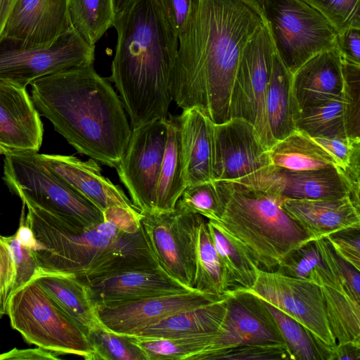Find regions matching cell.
<instances>
[{
	"mask_svg": "<svg viewBox=\"0 0 360 360\" xmlns=\"http://www.w3.org/2000/svg\"><path fill=\"white\" fill-rule=\"evenodd\" d=\"M309 278L321 290L330 328L337 344H360V302L350 295L323 264L314 267Z\"/></svg>",
	"mask_w": 360,
	"mask_h": 360,
	"instance_id": "26",
	"label": "cell"
},
{
	"mask_svg": "<svg viewBox=\"0 0 360 360\" xmlns=\"http://www.w3.org/2000/svg\"><path fill=\"white\" fill-rule=\"evenodd\" d=\"M342 67L344 93L298 112L297 129L312 138L360 137V64L342 60Z\"/></svg>",
	"mask_w": 360,
	"mask_h": 360,
	"instance_id": "17",
	"label": "cell"
},
{
	"mask_svg": "<svg viewBox=\"0 0 360 360\" xmlns=\"http://www.w3.org/2000/svg\"><path fill=\"white\" fill-rule=\"evenodd\" d=\"M25 223L39 248L34 251L45 271L73 276L85 283L119 271L158 266L146 243L142 214L120 206L105 210L91 226L23 203Z\"/></svg>",
	"mask_w": 360,
	"mask_h": 360,
	"instance_id": "2",
	"label": "cell"
},
{
	"mask_svg": "<svg viewBox=\"0 0 360 360\" xmlns=\"http://www.w3.org/2000/svg\"><path fill=\"white\" fill-rule=\"evenodd\" d=\"M280 330L292 360H329L330 350L295 319L264 302Z\"/></svg>",
	"mask_w": 360,
	"mask_h": 360,
	"instance_id": "35",
	"label": "cell"
},
{
	"mask_svg": "<svg viewBox=\"0 0 360 360\" xmlns=\"http://www.w3.org/2000/svg\"><path fill=\"white\" fill-rule=\"evenodd\" d=\"M292 90L296 116L304 109L341 96L345 80L336 46L314 55L302 64L292 75Z\"/></svg>",
	"mask_w": 360,
	"mask_h": 360,
	"instance_id": "23",
	"label": "cell"
},
{
	"mask_svg": "<svg viewBox=\"0 0 360 360\" xmlns=\"http://www.w3.org/2000/svg\"><path fill=\"white\" fill-rule=\"evenodd\" d=\"M228 191L226 181L212 180L187 186L176 206L181 211L219 222Z\"/></svg>",
	"mask_w": 360,
	"mask_h": 360,
	"instance_id": "36",
	"label": "cell"
},
{
	"mask_svg": "<svg viewBox=\"0 0 360 360\" xmlns=\"http://www.w3.org/2000/svg\"><path fill=\"white\" fill-rule=\"evenodd\" d=\"M334 252L360 271V229H347L326 238Z\"/></svg>",
	"mask_w": 360,
	"mask_h": 360,
	"instance_id": "45",
	"label": "cell"
},
{
	"mask_svg": "<svg viewBox=\"0 0 360 360\" xmlns=\"http://www.w3.org/2000/svg\"><path fill=\"white\" fill-rule=\"evenodd\" d=\"M272 165L294 171L336 167L332 156L311 136L296 130L269 149ZM337 168V167H336Z\"/></svg>",
	"mask_w": 360,
	"mask_h": 360,
	"instance_id": "32",
	"label": "cell"
},
{
	"mask_svg": "<svg viewBox=\"0 0 360 360\" xmlns=\"http://www.w3.org/2000/svg\"><path fill=\"white\" fill-rule=\"evenodd\" d=\"M218 359L228 360H292L287 346L278 344H259L231 349Z\"/></svg>",
	"mask_w": 360,
	"mask_h": 360,
	"instance_id": "44",
	"label": "cell"
},
{
	"mask_svg": "<svg viewBox=\"0 0 360 360\" xmlns=\"http://www.w3.org/2000/svg\"><path fill=\"white\" fill-rule=\"evenodd\" d=\"M252 7H254L257 11H258L261 14V4L262 0H243Z\"/></svg>",
	"mask_w": 360,
	"mask_h": 360,
	"instance_id": "54",
	"label": "cell"
},
{
	"mask_svg": "<svg viewBox=\"0 0 360 360\" xmlns=\"http://www.w3.org/2000/svg\"><path fill=\"white\" fill-rule=\"evenodd\" d=\"M13 279L11 257L4 236L0 235V281L2 300L5 307L8 297L12 294Z\"/></svg>",
	"mask_w": 360,
	"mask_h": 360,
	"instance_id": "48",
	"label": "cell"
},
{
	"mask_svg": "<svg viewBox=\"0 0 360 360\" xmlns=\"http://www.w3.org/2000/svg\"><path fill=\"white\" fill-rule=\"evenodd\" d=\"M323 264L314 240H310L291 251L276 269L299 279H309L311 271Z\"/></svg>",
	"mask_w": 360,
	"mask_h": 360,
	"instance_id": "43",
	"label": "cell"
},
{
	"mask_svg": "<svg viewBox=\"0 0 360 360\" xmlns=\"http://www.w3.org/2000/svg\"><path fill=\"white\" fill-rule=\"evenodd\" d=\"M223 295L194 290L96 307L98 319L105 328L131 335L174 314L210 303Z\"/></svg>",
	"mask_w": 360,
	"mask_h": 360,
	"instance_id": "18",
	"label": "cell"
},
{
	"mask_svg": "<svg viewBox=\"0 0 360 360\" xmlns=\"http://www.w3.org/2000/svg\"><path fill=\"white\" fill-rule=\"evenodd\" d=\"M360 344L347 342L336 344L331 351L329 360H359Z\"/></svg>",
	"mask_w": 360,
	"mask_h": 360,
	"instance_id": "50",
	"label": "cell"
},
{
	"mask_svg": "<svg viewBox=\"0 0 360 360\" xmlns=\"http://www.w3.org/2000/svg\"><path fill=\"white\" fill-rule=\"evenodd\" d=\"M117 33L112 82L131 129L167 117L179 37L156 0H137L114 18Z\"/></svg>",
	"mask_w": 360,
	"mask_h": 360,
	"instance_id": "4",
	"label": "cell"
},
{
	"mask_svg": "<svg viewBox=\"0 0 360 360\" xmlns=\"http://www.w3.org/2000/svg\"><path fill=\"white\" fill-rule=\"evenodd\" d=\"M225 317L210 343L193 360H217L225 352L238 347L285 345L274 317L262 300L243 290L227 291Z\"/></svg>",
	"mask_w": 360,
	"mask_h": 360,
	"instance_id": "13",
	"label": "cell"
},
{
	"mask_svg": "<svg viewBox=\"0 0 360 360\" xmlns=\"http://www.w3.org/2000/svg\"><path fill=\"white\" fill-rule=\"evenodd\" d=\"M43 124L26 89L0 82V153L38 152Z\"/></svg>",
	"mask_w": 360,
	"mask_h": 360,
	"instance_id": "20",
	"label": "cell"
},
{
	"mask_svg": "<svg viewBox=\"0 0 360 360\" xmlns=\"http://www.w3.org/2000/svg\"><path fill=\"white\" fill-rule=\"evenodd\" d=\"M228 297L226 292L213 302L174 314L131 335L146 338H175L214 335L225 317Z\"/></svg>",
	"mask_w": 360,
	"mask_h": 360,
	"instance_id": "27",
	"label": "cell"
},
{
	"mask_svg": "<svg viewBox=\"0 0 360 360\" xmlns=\"http://www.w3.org/2000/svg\"><path fill=\"white\" fill-rule=\"evenodd\" d=\"M31 98L39 115L80 153L110 167L123 158L131 134L119 95L93 65L35 79Z\"/></svg>",
	"mask_w": 360,
	"mask_h": 360,
	"instance_id": "3",
	"label": "cell"
},
{
	"mask_svg": "<svg viewBox=\"0 0 360 360\" xmlns=\"http://www.w3.org/2000/svg\"><path fill=\"white\" fill-rule=\"evenodd\" d=\"M95 46L72 27L49 46L26 47L0 37V82L26 89L41 77L93 65Z\"/></svg>",
	"mask_w": 360,
	"mask_h": 360,
	"instance_id": "9",
	"label": "cell"
},
{
	"mask_svg": "<svg viewBox=\"0 0 360 360\" xmlns=\"http://www.w3.org/2000/svg\"><path fill=\"white\" fill-rule=\"evenodd\" d=\"M176 118L187 186L214 180L215 124L195 108L184 109Z\"/></svg>",
	"mask_w": 360,
	"mask_h": 360,
	"instance_id": "25",
	"label": "cell"
},
{
	"mask_svg": "<svg viewBox=\"0 0 360 360\" xmlns=\"http://www.w3.org/2000/svg\"><path fill=\"white\" fill-rule=\"evenodd\" d=\"M264 24L262 14L243 0H193L178 37L172 101L183 110L198 108L217 124L231 119L240 56Z\"/></svg>",
	"mask_w": 360,
	"mask_h": 360,
	"instance_id": "1",
	"label": "cell"
},
{
	"mask_svg": "<svg viewBox=\"0 0 360 360\" xmlns=\"http://www.w3.org/2000/svg\"><path fill=\"white\" fill-rule=\"evenodd\" d=\"M86 335L101 323L88 285L68 274L44 273L34 279Z\"/></svg>",
	"mask_w": 360,
	"mask_h": 360,
	"instance_id": "28",
	"label": "cell"
},
{
	"mask_svg": "<svg viewBox=\"0 0 360 360\" xmlns=\"http://www.w3.org/2000/svg\"><path fill=\"white\" fill-rule=\"evenodd\" d=\"M72 26L91 45L112 26V0H69Z\"/></svg>",
	"mask_w": 360,
	"mask_h": 360,
	"instance_id": "34",
	"label": "cell"
},
{
	"mask_svg": "<svg viewBox=\"0 0 360 360\" xmlns=\"http://www.w3.org/2000/svg\"><path fill=\"white\" fill-rule=\"evenodd\" d=\"M165 18L179 37L193 0H156Z\"/></svg>",
	"mask_w": 360,
	"mask_h": 360,
	"instance_id": "47",
	"label": "cell"
},
{
	"mask_svg": "<svg viewBox=\"0 0 360 360\" xmlns=\"http://www.w3.org/2000/svg\"><path fill=\"white\" fill-rule=\"evenodd\" d=\"M19 0H0V37Z\"/></svg>",
	"mask_w": 360,
	"mask_h": 360,
	"instance_id": "52",
	"label": "cell"
},
{
	"mask_svg": "<svg viewBox=\"0 0 360 360\" xmlns=\"http://www.w3.org/2000/svg\"><path fill=\"white\" fill-rule=\"evenodd\" d=\"M94 360H146L133 335L116 333L102 324L87 334Z\"/></svg>",
	"mask_w": 360,
	"mask_h": 360,
	"instance_id": "38",
	"label": "cell"
},
{
	"mask_svg": "<svg viewBox=\"0 0 360 360\" xmlns=\"http://www.w3.org/2000/svg\"><path fill=\"white\" fill-rule=\"evenodd\" d=\"M167 135L156 189L154 214L172 212L187 186L180 131L175 117L167 118Z\"/></svg>",
	"mask_w": 360,
	"mask_h": 360,
	"instance_id": "31",
	"label": "cell"
},
{
	"mask_svg": "<svg viewBox=\"0 0 360 360\" xmlns=\"http://www.w3.org/2000/svg\"><path fill=\"white\" fill-rule=\"evenodd\" d=\"M86 284L96 305H113L192 290L168 276L158 266L119 271Z\"/></svg>",
	"mask_w": 360,
	"mask_h": 360,
	"instance_id": "21",
	"label": "cell"
},
{
	"mask_svg": "<svg viewBox=\"0 0 360 360\" xmlns=\"http://www.w3.org/2000/svg\"><path fill=\"white\" fill-rule=\"evenodd\" d=\"M167 135V117L132 129L125 153L116 167L120 181L141 213H155Z\"/></svg>",
	"mask_w": 360,
	"mask_h": 360,
	"instance_id": "12",
	"label": "cell"
},
{
	"mask_svg": "<svg viewBox=\"0 0 360 360\" xmlns=\"http://www.w3.org/2000/svg\"><path fill=\"white\" fill-rule=\"evenodd\" d=\"M11 327L29 345L94 360L86 335L32 280L15 291L6 305Z\"/></svg>",
	"mask_w": 360,
	"mask_h": 360,
	"instance_id": "6",
	"label": "cell"
},
{
	"mask_svg": "<svg viewBox=\"0 0 360 360\" xmlns=\"http://www.w3.org/2000/svg\"><path fill=\"white\" fill-rule=\"evenodd\" d=\"M292 75L274 51L265 105L270 132L275 143L297 130Z\"/></svg>",
	"mask_w": 360,
	"mask_h": 360,
	"instance_id": "30",
	"label": "cell"
},
{
	"mask_svg": "<svg viewBox=\"0 0 360 360\" xmlns=\"http://www.w3.org/2000/svg\"><path fill=\"white\" fill-rule=\"evenodd\" d=\"M208 230L226 276L229 289L248 290L259 268L247 250L217 221L207 220Z\"/></svg>",
	"mask_w": 360,
	"mask_h": 360,
	"instance_id": "33",
	"label": "cell"
},
{
	"mask_svg": "<svg viewBox=\"0 0 360 360\" xmlns=\"http://www.w3.org/2000/svg\"><path fill=\"white\" fill-rule=\"evenodd\" d=\"M4 239L11 257L13 269V294L15 291L46 271L39 265L34 250L23 246L15 234L4 236Z\"/></svg>",
	"mask_w": 360,
	"mask_h": 360,
	"instance_id": "41",
	"label": "cell"
},
{
	"mask_svg": "<svg viewBox=\"0 0 360 360\" xmlns=\"http://www.w3.org/2000/svg\"><path fill=\"white\" fill-rule=\"evenodd\" d=\"M319 11L337 34L351 27H360V0H302Z\"/></svg>",
	"mask_w": 360,
	"mask_h": 360,
	"instance_id": "40",
	"label": "cell"
},
{
	"mask_svg": "<svg viewBox=\"0 0 360 360\" xmlns=\"http://www.w3.org/2000/svg\"><path fill=\"white\" fill-rule=\"evenodd\" d=\"M315 241L322 262L327 269L346 287L350 295L360 302V274L352 265L340 258L326 238Z\"/></svg>",
	"mask_w": 360,
	"mask_h": 360,
	"instance_id": "42",
	"label": "cell"
},
{
	"mask_svg": "<svg viewBox=\"0 0 360 360\" xmlns=\"http://www.w3.org/2000/svg\"><path fill=\"white\" fill-rule=\"evenodd\" d=\"M3 179L22 203L32 204L86 227L103 220V212L49 170L38 152L5 155Z\"/></svg>",
	"mask_w": 360,
	"mask_h": 360,
	"instance_id": "7",
	"label": "cell"
},
{
	"mask_svg": "<svg viewBox=\"0 0 360 360\" xmlns=\"http://www.w3.org/2000/svg\"><path fill=\"white\" fill-rule=\"evenodd\" d=\"M24 207L25 205H23L19 227L15 234L23 246L36 251L39 249V245L32 230L25 223Z\"/></svg>",
	"mask_w": 360,
	"mask_h": 360,
	"instance_id": "51",
	"label": "cell"
},
{
	"mask_svg": "<svg viewBox=\"0 0 360 360\" xmlns=\"http://www.w3.org/2000/svg\"><path fill=\"white\" fill-rule=\"evenodd\" d=\"M284 199L317 200L350 195L360 207L359 188L335 167L294 171L269 165L238 183Z\"/></svg>",
	"mask_w": 360,
	"mask_h": 360,
	"instance_id": "14",
	"label": "cell"
},
{
	"mask_svg": "<svg viewBox=\"0 0 360 360\" xmlns=\"http://www.w3.org/2000/svg\"><path fill=\"white\" fill-rule=\"evenodd\" d=\"M186 221L195 272V290L224 294L229 290L228 282L208 230L207 219L198 214L186 213Z\"/></svg>",
	"mask_w": 360,
	"mask_h": 360,
	"instance_id": "29",
	"label": "cell"
},
{
	"mask_svg": "<svg viewBox=\"0 0 360 360\" xmlns=\"http://www.w3.org/2000/svg\"><path fill=\"white\" fill-rule=\"evenodd\" d=\"M212 336L213 335L175 338H134L146 360H193L195 355L207 346Z\"/></svg>",
	"mask_w": 360,
	"mask_h": 360,
	"instance_id": "37",
	"label": "cell"
},
{
	"mask_svg": "<svg viewBox=\"0 0 360 360\" xmlns=\"http://www.w3.org/2000/svg\"><path fill=\"white\" fill-rule=\"evenodd\" d=\"M335 46L342 60L360 64V27H351L338 33Z\"/></svg>",
	"mask_w": 360,
	"mask_h": 360,
	"instance_id": "46",
	"label": "cell"
},
{
	"mask_svg": "<svg viewBox=\"0 0 360 360\" xmlns=\"http://www.w3.org/2000/svg\"><path fill=\"white\" fill-rule=\"evenodd\" d=\"M137 0H112L114 18L129 9Z\"/></svg>",
	"mask_w": 360,
	"mask_h": 360,
	"instance_id": "53",
	"label": "cell"
},
{
	"mask_svg": "<svg viewBox=\"0 0 360 360\" xmlns=\"http://www.w3.org/2000/svg\"><path fill=\"white\" fill-rule=\"evenodd\" d=\"M274 51L271 37L264 22L243 49L231 102V117L243 118L250 122L268 149L275 143L270 132L265 105Z\"/></svg>",
	"mask_w": 360,
	"mask_h": 360,
	"instance_id": "10",
	"label": "cell"
},
{
	"mask_svg": "<svg viewBox=\"0 0 360 360\" xmlns=\"http://www.w3.org/2000/svg\"><path fill=\"white\" fill-rule=\"evenodd\" d=\"M39 156L49 170L102 212L115 206L138 210L122 188L101 174L96 160L83 161L73 155L39 153Z\"/></svg>",
	"mask_w": 360,
	"mask_h": 360,
	"instance_id": "22",
	"label": "cell"
},
{
	"mask_svg": "<svg viewBox=\"0 0 360 360\" xmlns=\"http://www.w3.org/2000/svg\"><path fill=\"white\" fill-rule=\"evenodd\" d=\"M228 191L219 224L263 270L274 271L293 250L311 240L282 207L284 198L236 183Z\"/></svg>",
	"mask_w": 360,
	"mask_h": 360,
	"instance_id": "5",
	"label": "cell"
},
{
	"mask_svg": "<svg viewBox=\"0 0 360 360\" xmlns=\"http://www.w3.org/2000/svg\"><path fill=\"white\" fill-rule=\"evenodd\" d=\"M261 13L275 52L292 74L314 55L335 46V29L302 0H262Z\"/></svg>",
	"mask_w": 360,
	"mask_h": 360,
	"instance_id": "8",
	"label": "cell"
},
{
	"mask_svg": "<svg viewBox=\"0 0 360 360\" xmlns=\"http://www.w3.org/2000/svg\"><path fill=\"white\" fill-rule=\"evenodd\" d=\"M245 290L295 319L331 353L336 340L330 328L321 290L309 278L299 279L276 270L257 268L254 284Z\"/></svg>",
	"mask_w": 360,
	"mask_h": 360,
	"instance_id": "11",
	"label": "cell"
},
{
	"mask_svg": "<svg viewBox=\"0 0 360 360\" xmlns=\"http://www.w3.org/2000/svg\"><path fill=\"white\" fill-rule=\"evenodd\" d=\"M141 226L158 266L189 290H195V266L186 213H141Z\"/></svg>",
	"mask_w": 360,
	"mask_h": 360,
	"instance_id": "15",
	"label": "cell"
},
{
	"mask_svg": "<svg viewBox=\"0 0 360 360\" xmlns=\"http://www.w3.org/2000/svg\"><path fill=\"white\" fill-rule=\"evenodd\" d=\"M312 139L332 156L337 169L354 187L359 188L360 137L346 136Z\"/></svg>",
	"mask_w": 360,
	"mask_h": 360,
	"instance_id": "39",
	"label": "cell"
},
{
	"mask_svg": "<svg viewBox=\"0 0 360 360\" xmlns=\"http://www.w3.org/2000/svg\"><path fill=\"white\" fill-rule=\"evenodd\" d=\"M214 139V180L238 183L271 165L269 149L243 118L215 124Z\"/></svg>",
	"mask_w": 360,
	"mask_h": 360,
	"instance_id": "16",
	"label": "cell"
},
{
	"mask_svg": "<svg viewBox=\"0 0 360 360\" xmlns=\"http://www.w3.org/2000/svg\"><path fill=\"white\" fill-rule=\"evenodd\" d=\"M60 354L37 347L33 349H17L1 354L0 360H57Z\"/></svg>",
	"mask_w": 360,
	"mask_h": 360,
	"instance_id": "49",
	"label": "cell"
},
{
	"mask_svg": "<svg viewBox=\"0 0 360 360\" xmlns=\"http://www.w3.org/2000/svg\"><path fill=\"white\" fill-rule=\"evenodd\" d=\"M72 27L69 0H19L1 37L26 47L49 46Z\"/></svg>",
	"mask_w": 360,
	"mask_h": 360,
	"instance_id": "19",
	"label": "cell"
},
{
	"mask_svg": "<svg viewBox=\"0 0 360 360\" xmlns=\"http://www.w3.org/2000/svg\"><path fill=\"white\" fill-rule=\"evenodd\" d=\"M6 314V307L4 304L1 295V281H0V319Z\"/></svg>",
	"mask_w": 360,
	"mask_h": 360,
	"instance_id": "55",
	"label": "cell"
},
{
	"mask_svg": "<svg viewBox=\"0 0 360 360\" xmlns=\"http://www.w3.org/2000/svg\"><path fill=\"white\" fill-rule=\"evenodd\" d=\"M282 207L311 240L347 229H360V207L350 195L317 200L284 199Z\"/></svg>",
	"mask_w": 360,
	"mask_h": 360,
	"instance_id": "24",
	"label": "cell"
}]
</instances>
